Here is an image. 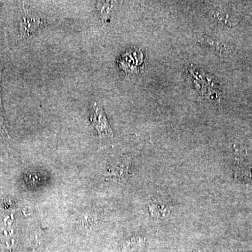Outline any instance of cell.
Wrapping results in <instances>:
<instances>
[{
	"mask_svg": "<svg viewBox=\"0 0 252 252\" xmlns=\"http://www.w3.org/2000/svg\"><path fill=\"white\" fill-rule=\"evenodd\" d=\"M189 79L200 97L212 102H220L221 91L215 77L197 67L189 69Z\"/></svg>",
	"mask_w": 252,
	"mask_h": 252,
	"instance_id": "cell-1",
	"label": "cell"
},
{
	"mask_svg": "<svg viewBox=\"0 0 252 252\" xmlns=\"http://www.w3.org/2000/svg\"><path fill=\"white\" fill-rule=\"evenodd\" d=\"M90 114L91 124L94 126L99 137L105 139L112 138L113 131L102 104L94 101L91 104Z\"/></svg>",
	"mask_w": 252,
	"mask_h": 252,
	"instance_id": "cell-2",
	"label": "cell"
},
{
	"mask_svg": "<svg viewBox=\"0 0 252 252\" xmlns=\"http://www.w3.org/2000/svg\"><path fill=\"white\" fill-rule=\"evenodd\" d=\"M23 17L21 18V27H20L19 38L21 39H26L34 33H35L41 26L44 24L42 19L39 15L34 14L29 9L23 6Z\"/></svg>",
	"mask_w": 252,
	"mask_h": 252,
	"instance_id": "cell-3",
	"label": "cell"
},
{
	"mask_svg": "<svg viewBox=\"0 0 252 252\" xmlns=\"http://www.w3.org/2000/svg\"><path fill=\"white\" fill-rule=\"evenodd\" d=\"M198 41L199 44L205 46L207 49L212 51L214 54H216L218 56L225 57L231 54L232 48L229 44L212 36L205 35L198 36Z\"/></svg>",
	"mask_w": 252,
	"mask_h": 252,
	"instance_id": "cell-4",
	"label": "cell"
},
{
	"mask_svg": "<svg viewBox=\"0 0 252 252\" xmlns=\"http://www.w3.org/2000/svg\"><path fill=\"white\" fill-rule=\"evenodd\" d=\"M115 1H98L97 9L101 19L105 22H108L112 17L114 13Z\"/></svg>",
	"mask_w": 252,
	"mask_h": 252,
	"instance_id": "cell-5",
	"label": "cell"
},
{
	"mask_svg": "<svg viewBox=\"0 0 252 252\" xmlns=\"http://www.w3.org/2000/svg\"><path fill=\"white\" fill-rule=\"evenodd\" d=\"M210 16L215 22L219 23L220 25H222V26L232 27V26H234L236 24L234 18L230 16L229 14H225V13L221 12V11H212L210 13Z\"/></svg>",
	"mask_w": 252,
	"mask_h": 252,
	"instance_id": "cell-6",
	"label": "cell"
},
{
	"mask_svg": "<svg viewBox=\"0 0 252 252\" xmlns=\"http://www.w3.org/2000/svg\"><path fill=\"white\" fill-rule=\"evenodd\" d=\"M201 252V251H200V252Z\"/></svg>",
	"mask_w": 252,
	"mask_h": 252,
	"instance_id": "cell-7",
	"label": "cell"
}]
</instances>
